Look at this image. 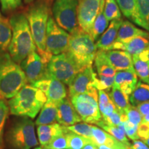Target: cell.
Masks as SVG:
<instances>
[{
  "label": "cell",
  "mask_w": 149,
  "mask_h": 149,
  "mask_svg": "<svg viewBox=\"0 0 149 149\" xmlns=\"http://www.w3.org/2000/svg\"><path fill=\"white\" fill-rule=\"evenodd\" d=\"M104 13L109 21L121 19V12L115 0H105Z\"/></svg>",
  "instance_id": "32"
},
{
  "label": "cell",
  "mask_w": 149,
  "mask_h": 149,
  "mask_svg": "<svg viewBox=\"0 0 149 149\" xmlns=\"http://www.w3.org/2000/svg\"><path fill=\"white\" fill-rule=\"evenodd\" d=\"M109 97L111 101L116 107L117 111L120 114H124L127 110L129 109L130 105L129 103V97L124 94L120 88L113 86L111 88V92L110 93Z\"/></svg>",
  "instance_id": "27"
},
{
  "label": "cell",
  "mask_w": 149,
  "mask_h": 149,
  "mask_svg": "<svg viewBox=\"0 0 149 149\" xmlns=\"http://www.w3.org/2000/svg\"><path fill=\"white\" fill-rule=\"evenodd\" d=\"M130 147H131V146H127V145L124 144V143L117 140L113 149H130Z\"/></svg>",
  "instance_id": "46"
},
{
  "label": "cell",
  "mask_w": 149,
  "mask_h": 149,
  "mask_svg": "<svg viewBox=\"0 0 149 149\" xmlns=\"http://www.w3.org/2000/svg\"><path fill=\"white\" fill-rule=\"evenodd\" d=\"M56 120L59 124L64 126L74 125L82 121L71 101L66 98L63 99L57 103Z\"/></svg>",
  "instance_id": "14"
},
{
  "label": "cell",
  "mask_w": 149,
  "mask_h": 149,
  "mask_svg": "<svg viewBox=\"0 0 149 149\" xmlns=\"http://www.w3.org/2000/svg\"><path fill=\"white\" fill-rule=\"evenodd\" d=\"M33 1H35V0H24V1H25V2L26 3H31V2H33Z\"/></svg>",
  "instance_id": "51"
},
{
  "label": "cell",
  "mask_w": 149,
  "mask_h": 149,
  "mask_svg": "<svg viewBox=\"0 0 149 149\" xmlns=\"http://www.w3.org/2000/svg\"><path fill=\"white\" fill-rule=\"evenodd\" d=\"M115 77H106V76H99V79L96 78L93 84V87L98 91L109 90L113 87L114 84Z\"/></svg>",
  "instance_id": "36"
},
{
  "label": "cell",
  "mask_w": 149,
  "mask_h": 149,
  "mask_svg": "<svg viewBox=\"0 0 149 149\" xmlns=\"http://www.w3.org/2000/svg\"><path fill=\"white\" fill-rule=\"evenodd\" d=\"M68 133L66 126L56 123L48 125L37 126V135L41 146L47 145L54 137L61 135H66Z\"/></svg>",
  "instance_id": "18"
},
{
  "label": "cell",
  "mask_w": 149,
  "mask_h": 149,
  "mask_svg": "<svg viewBox=\"0 0 149 149\" xmlns=\"http://www.w3.org/2000/svg\"><path fill=\"white\" fill-rule=\"evenodd\" d=\"M132 59L137 76L149 85V46L140 53L133 55Z\"/></svg>",
  "instance_id": "19"
},
{
  "label": "cell",
  "mask_w": 149,
  "mask_h": 149,
  "mask_svg": "<svg viewBox=\"0 0 149 149\" xmlns=\"http://www.w3.org/2000/svg\"><path fill=\"white\" fill-rule=\"evenodd\" d=\"M28 82L19 64L8 53H0V99H10Z\"/></svg>",
  "instance_id": "3"
},
{
  "label": "cell",
  "mask_w": 149,
  "mask_h": 149,
  "mask_svg": "<svg viewBox=\"0 0 149 149\" xmlns=\"http://www.w3.org/2000/svg\"><path fill=\"white\" fill-rule=\"evenodd\" d=\"M144 142L147 145V146H148L149 147V137H148V139H146V140L144 141Z\"/></svg>",
  "instance_id": "50"
},
{
  "label": "cell",
  "mask_w": 149,
  "mask_h": 149,
  "mask_svg": "<svg viewBox=\"0 0 149 149\" xmlns=\"http://www.w3.org/2000/svg\"><path fill=\"white\" fill-rule=\"evenodd\" d=\"M129 102L133 107L149 102V85L141 81H137L135 88L129 95Z\"/></svg>",
  "instance_id": "25"
},
{
  "label": "cell",
  "mask_w": 149,
  "mask_h": 149,
  "mask_svg": "<svg viewBox=\"0 0 149 149\" xmlns=\"http://www.w3.org/2000/svg\"><path fill=\"white\" fill-rule=\"evenodd\" d=\"M137 134L139 138L143 141L148 139L149 137V123L141 122L137 127Z\"/></svg>",
  "instance_id": "42"
},
{
  "label": "cell",
  "mask_w": 149,
  "mask_h": 149,
  "mask_svg": "<svg viewBox=\"0 0 149 149\" xmlns=\"http://www.w3.org/2000/svg\"><path fill=\"white\" fill-rule=\"evenodd\" d=\"M94 60L99 76L115 77L116 70L108 61L104 51L99 50L97 51Z\"/></svg>",
  "instance_id": "26"
},
{
  "label": "cell",
  "mask_w": 149,
  "mask_h": 149,
  "mask_svg": "<svg viewBox=\"0 0 149 149\" xmlns=\"http://www.w3.org/2000/svg\"><path fill=\"white\" fill-rule=\"evenodd\" d=\"M46 102L47 98L42 91L26 84L10 98L8 104L11 114L33 119Z\"/></svg>",
  "instance_id": "4"
},
{
  "label": "cell",
  "mask_w": 149,
  "mask_h": 149,
  "mask_svg": "<svg viewBox=\"0 0 149 149\" xmlns=\"http://www.w3.org/2000/svg\"><path fill=\"white\" fill-rule=\"evenodd\" d=\"M137 83V76L134 68L116 71L114 84L126 95L129 96Z\"/></svg>",
  "instance_id": "15"
},
{
  "label": "cell",
  "mask_w": 149,
  "mask_h": 149,
  "mask_svg": "<svg viewBox=\"0 0 149 149\" xmlns=\"http://www.w3.org/2000/svg\"><path fill=\"white\" fill-rule=\"evenodd\" d=\"M109 20L106 17L105 14L104 13V9L100 11V13L97 16V17L93 23L92 30H91V35L94 40H97L99 37L103 34L109 25Z\"/></svg>",
  "instance_id": "31"
},
{
  "label": "cell",
  "mask_w": 149,
  "mask_h": 149,
  "mask_svg": "<svg viewBox=\"0 0 149 149\" xmlns=\"http://www.w3.org/2000/svg\"><path fill=\"white\" fill-rule=\"evenodd\" d=\"M9 21L12 28V40L8 52L11 58L19 64L30 53L37 51V47L25 15L15 13Z\"/></svg>",
  "instance_id": "1"
},
{
  "label": "cell",
  "mask_w": 149,
  "mask_h": 149,
  "mask_svg": "<svg viewBox=\"0 0 149 149\" xmlns=\"http://www.w3.org/2000/svg\"><path fill=\"white\" fill-rule=\"evenodd\" d=\"M8 141L15 149H31L38 145L35 133V124L24 117L12 126L8 132Z\"/></svg>",
  "instance_id": "7"
},
{
  "label": "cell",
  "mask_w": 149,
  "mask_h": 149,
  "mask_svg": "<svg viewBox=\"0 0 149 149\" xmlns=\"http://www.w3.org/2000/svg\"><path fill=\"white\" fill-rule=\"evenodd\" d=\"M68 142V148L70 149H81L88 143L92 142L91 139L86 138L83 136L77 135L71 132L66 134Z\"/></svg>",
  "instance_id": "33"
},
{
  "label": "cell",
  "mask_w": 149,
  "mask_h": 149,
  "mask_svg": "<svg viewBox=\"0 0 149 149\" xmlns=\"http://www.w3.org/2000/svg\"><path fill=\"white\" fill-rule=\"evenodd\" d=\"M97 78V74L93 71L92 66L86 67L79 71L72 81L68 84L69 97L76 95L88 93L93 87V84Z\"/></svg>",
  "instance_id": "13"
},
{
  "label": "cell",
  "mask_w": 149,
  "mask_h": 149,
  "mask_svg": "<svg viewBox=\"0 0 149 149\" xmlns=\"http://www.w3.org/2000/svg\"><path fill=\"white\" fill-rule=\"evenodd\" d=\"M81 149H98V147L97 145L95 144L94 143L91 142V143H88V144H87Z\"/></svg>",
  "instance_id": "47"
},
{
  "label": "cell",
  "mask_w": 149,
  "mask_h": 149,
  "mask_svg": "<svg viewBox=\"0 0 149 149\" xmlns=\"http://www.w3.org/2000/svg\"><path fill=\"white\" fill-rule=\"evenodd\" d=\"M137 3L141 27L149 32V0H137Z\"/></svg>",
  "instance_id": "34"
},
{
  "label": "cell",
  "mask_w": 149,
  "mask_h": 149,
  "mask_svg": "<svg viewBox=\"0 0 149 149\" xmlns=\"http://www.w3.org/2000/svg\"><path fill=\"white\" fill-rule=\"evenodd\" d=\"M122 19H115L111 21V24L104 33L100 36L96 43V47L102 51L112 50L113 44L116 42L119 29L122 24Z\"/></svg>",
  "instance_id": "17"
},
{
  "label": "cell",
  "mask_w": 149,
  "mask_h": 149,
  "mask_svg": "<svg viewBox=\"0 0 149 149\" xmlns=\"http://www.w3.org/2000/svg\"><path fill=\"white\" fill-rule=\"evenodd\" d=\"M66 149H70V148H66Z\"/></svg>",
  "instance_id": "54"
},
{
  "label": "cell",
  "mask_w": 149,
  "mask_h": 149,
  "mask_svg": "<svg viewBox=\"0 0 149 149\" xmlns=\"http://www.w3.org/2000/svg\"><path fill=\"white\" fill-rule=\"evenodd\" d=\"M90 34L78 26L70 33L66 53L81 69L92 66L97 48Z\"/></svg>",
  "instance_id": "5"
},
{
  "label": "cell",
  "mask_w": 149,
  "mask_h": 149,
  "mask_svg": "<svg viewBox=\"0 0 149 149\" xmlns=\"http://www.w3.org/2000/svg\"><path fill=\"white\" fill-rule=\"evenodd\" d=\"M91 140L97 146L106 145L113 148L117 139L110 134L106 133L105 130L92 125V137Z\"/></svg>",
  "instance_id": "30"
},
{
  "label": "cell",
  "mask_w": 149,
  "mask_h": 149,
  "mask_svg": "<svg viewBox=\"0 0 149 149\" xmlns=\"http://www.w3.org/2000/svg\"><path fill=\"white\" fill-rule=\"evenodd\" d=\"M98 149H113L111 147L107 146L106 145H100V146H98Z\"/></svg>",
  "instance_id": "48"
},
{
  "label": "cell",
  "mask_w": 149,
  "mask_h": 149,
  "mask_svg": "<svg viewBox=\"0 0 149 149\" xmlns=\"http://www.w3.org/2000/svg\"><path fill=\"white\" fill-rule=\"evenodd\" d=\"M124 124V131H125L126 135L128 137L132 140H138L139 139L138 134H137V127L138 126H136L135 124H132L128 121L122 122Z\"/></svg>",
  "instance_id": "41"
},
{
  "label": "cell",
  "mask_w": 149,
  "mask_h": 149,
  "mask_svg": "<svg viewBox=\"0 0 149 149\" xmlns=\"http://www.w3.org/2000/svg\"><path fill=\"white\" fill-rule=\"evenodd\" d=\"M132 148L133 149H149V147L145 144L144 141L139 140L134 141Z\"/></svg>",
  "instance_id": "45"
},
{
  "label": "cell",
  "mask_w": 149,
  "mask_h": 149,
  "mask_svg": "<svg viewBox=\"0 0 149 149\" xmlns=\"http://www.w3.org/2000/svg\"><path fill=\"white\" fill-rule=\"evenodd\" d=\"M137 107L141 116L144 117L146 115H149V102H146V103H143L139 104Z\"/></svg>",
  "instance_id": "44"
},
{
  "label": "cell",
  "mask_w": 149,
  "mask_h": 149,
  "mask_svg": "<svg viewBox=\"0 0 149 149\" xmlns=\"http://www.w3.org/2000/svg\"><path fill=\"white\" fill-rule=\"evenodd\" d=\"M9 107L4 100L0 99V145L2 143L3 128L9 113Z\"/></svg>",
  "instance_id": "37"
},
{
  "label": "cell",
  "mask_w": 149,
  "mask_h": 149,
  "mask_svg": "<svg viewBox=\"0 0 149 149\" xmlns=\"http://www.w3.org/2000/svg\"><path fill=\"white\" fill-rule=\"evenodd\" d=\"M130 149H133V148H132V146H131V147H130Z\"/></svg>",
  "instance_id": "53"
},
{
  "label": "cell",
  "mask_w": 149,
  "mask_h": 149,
  "mask_svg": "<svg viewBox=\"0 0 149 149\" xmlns=\"http://www.w3.org/2000/svg\"><path fill=\"white\" fill-rule=\"evenodd\" d=\"M115 1L124 15L141 27V22L137 10V0H115Z\"/></svg>",
  "instance_id": "24"
},
{
  "label": "cell",
  "mask_w": 149,
  "mask_h": 149,
  "mask_svg": "<svg viewBox=\"0 0 149 149\" xmlns=\"http://www.w3.org/2000/svg\"><path fill=\"white\" fill-rule=\"evenodd\" d=\"M140 36L149 38V33L137 28L130 22L124 21L122 22L119 29L115 42L125 44L132 39Z\"/></svg>",
  "instance_id": "21"
},
{
  "label": "cell",
  "mask_w": 149,
  "mask_h": 149,
  "mask_svg": "<svg viewBox=\"0 0 149 149\" xmlns=\"http://www.w3.org/2000/svg\"><path fill=\"white\" fill-rule=\"evenodd\" d=\"M44 94L47 98V101L58 103L63 99L66 98L67 91L64 83L55 78L51 77Z\"/></svg>",
  "instance_id": "22"
},
{
  "label": "cell",
  "mask_w": 149,
  "mask_h": 149,
  "mask_svg": "<svg viewBox=\"0 0 149 149\" xmlns=\"http://www.w3.org/2000/svg\"><path fill=\"white\" fill-rule=\"evenodd\" d=\"M0 2L3 13L11 12L22 5V0H0Z\"/></svg>",
  "instance_id": "40"
},
{
  "label": "cell",
  "mask_w": 149,
  "mask_h": 149,
  "mask_svg": "<svg viewBox=\"0 0 149 149\" xmlns=\"http://www.w3.org/2000/svg\"><path fill=\"white\" fill-rule=\"evenodd\" d=\"M33 51L19 64L26 74L28 82L33 84L37 81L50 78L47 70V64L41 56Z\"/></svg>",
  "instance_id": "12"
},
{
  "label": "cell",
  "mask_w": 149,
  "mask_h": 149,
  "mask_svg": "<svg viewBox=\"0 0 149 149\" xmlns=\"http://www.w3.org/2000/svg\"><path fill=\"white\" fill-rule=\"evenodd\" d=\"M95 124L100 126V127H101L105 131L109 133L110 135L114 137L118 141L124 143V144H126L127 146H131L126 136L125 131H124V124H123L122 122H121L119 124V126H116L109 125V124H107V123L104 122L103 120H102L97 122Z\"/></svg>",
  "instance_id": "29"
},
{
  "label": "cell",
  "mask_w": 149,
  "mask_h": 149,
  "mask_svg": "<svg viewBox=\"0 0 149 149\" xmlns=\"http://www.w3.org/2000/svg\"><path fill=\"white\" fill-rule=\"evenodd\" d=\"M50 77L68 85L81 69L66 53L53 55L47 64Z\"/></svg>",
  "instance_id": "8"
},
{
  "label": "cell",
  "mask_w": 149,
  "mask_h": 149,
  "mask_svg": "<svg viewBox=\"0 0 149 149\" xmlns=\"http://www.w3.org/2000/svg\"><path fill=\"white\" fill-rule=\"evenodd\" d=\"M104 51L108 61L116 71L133 68L132 56L126 51L121 50Z\"/></svg>",
  "instance_id": "16"
},
{
  "label": "cell",
  "mask_w": 149,
  "mask_h": 149,
  "mask_svg": "<svg viewBox=\"0 0 149 149\" xmlns=\"http://www.w3.org/2000/svg\"><path fill=\"white\" fill-rule=\"evenodd\" d=\"M78 0H55L53 6L55 20L61 29L72 33L78 27Z\"/></svg>",
  "instance_id": "9"
},
{
  "label": "cell",
  "mask_w": 149,
  "mask_h": 149,
  "mask_svg": "<svg viewBox=\"0 0 149 149\" xmlns=\"http://www.w3.org/2000/svg\"><path fill=\"white\" fill-rule=\"evenodd\" d=\"M149 46V38L145 37H137L125 44L115 42L112 50H124L130 54L135 55L140 53Z\"/></svg>",
  "instance_id": "20"
},
{
  "label": "cell",
  "mask_w": 149,
  "mask_h": 149,
  "mask_svg": "<svg viewBox=\"0 0 149 149\" xmlns=\"http://www.w3.org/2000/svg\"><path fill=\"white\" fill-rule=\"evenodd\" d=\"M70 35L59 26L50 15L46 33V50L52 55L66 53L68 48Z\"/></svg>",
  "instance_id": "10"
},
{
  "label": "cell",
  "mask_w": 149,
  "mask_h": 149,
  "mask_svg": "<svg viewBox=\"0 0 149 149\" xmlns=\"http://www.w3.org/2000/svg\"><path fill=\"white\" fill-rule=\"evenodd\" d=\"M70 100L84 122L96 124L102 120L98 105V92L95 88H93L88 93L76 95Z\"/></svg>",
  "instance_id": "6"
},
{
  "label": "cell",
  "mask_w": 149,
  "mask_h": 149,
  "mask_svg": "<svg viewBox=\"0 0 149 149\" xmlns=\"http://www.w3.org/2000/svg\"><path fill=\"white\" fill-rule=\"evenodd\" d=\"M142 122L149 123V115H146V116L142 117Z\"/></svg>",
  "instance_id": "49"
},
{
  "label": "cell",
  "mask_w": 149,
  "mask_h": 149,
  "mask_svg": "<svg viewBox=\"0 0 149 149\" xmlns=\"http://www.w3.org/2000/svg\"><path fill=\"white\" fill-rule=\"evenodd\" d=\"M51 8V0H38L28 9L26 17L32 33L37 51L46 64L52 55L46 50V27Z\"/></svg>",
  "instance_id": "2"
},
{
  "label": "cell",
  "mask_w": 149,
  "mask_h": 149,
  "mask_svg": "<svg viewBox=\"0 0 149 149\" xmlns=\"http://www.w3.org/2000/svg\"><path fill=\"white\" fill-rule=\"evenodd\" d=\"M44 149H66L68 148L66 135H61L54 137L46 146H42Z\"/></svg>",
  "instance_id": "38"
},
{
  "label": "cell",
  "mask_w": 149,
  "mask_h": 149,
  "mask_svg": "<svg viewBox=\"0 0 149 149\" xmlns=\"http://www.w3.org/2000/svg\"><path fill=\"white\" fill-rule=\"evenodd\" d=\"M68 132H71L77 135L83 136L86 138L91 139L92 137V125L88 124H75L74 125L66 126Z\"/></svg>",
  "instance_id": "35"
},
{
  "label": "cell",
  "mask_w": 149,
  "mask_h": 149,
  "mask_svg": "<svg viewBox=\"0 0 149 149\" xmlns=\"http://www.w3.org/2000/svg\"><path fill=\"white\" fill-rule=\"evenodd\" d=\"M12 40V28L8 19L0 16V53H5Z\"/></svg>",
  "instance_id": "28"
},
{
  "label": "cell",
  "mask_w": 149,
  "mask_h": 149,
  "mask_svg": "<svg viewBox=\"0 0 149 149\" xmlns=\"http://www.w3.org/2000/svg\"><path fill=\"white\" fill-rule=\"evenodd\" d=\"M126 115L127 116L128 122L136 126H138L142 122V116L136 107L130 106L129 109L126 111Z\"/></svg>",
  "instance_id": "39"
},
{
  "label": "cell",
  "mask_w": 149,
  "mask_h": 149,
  "mask_svg": "<svg viewBox=\"0 0 149 149\" xmlns=\"http://www.w3.org/2000/svg\"><path fill=\"white\" fill-rule=\"evenodd\" d=\"M102 120L107 123V124L112 126H117L122 122H121V114L117 111H115L109 117H108L105 119H102Z\"/></svg>",
  "instance_id": "43"
},
{
  "label": "cell",
  "mask_w": 149,
  "mask_h": 149,
  "mask_svg": "<svg viewBox=\"0 0 149 149\" xmlns=\"http://www.w3.org/2000/svg\"><path fill=\"white\" fill-rule=\"evenodd\" d=\"M105 0H78L77 21L79 26L91 34L95 20L104 8Z\"/></svg>",
  "instance_id": "11"
},
{
  "label": "cell",
  "mask_w": 149,
  "mask_h": 149,
  "mask_svg": "<svg viewBox=\"0 0 149 149\" xmlns=\"http://www.w3.org/2000/svg\"><path fill=\"white\" fill-rule=\"evenodd\" d=\"M57 103L47 101L41 109L40 113L35 122L37 126L53 124L57 117Z\"/></svg>",
  "instance_id": "23"
},
{
  "label": "cell",
  "mask_w": 149,
  "mask_h": 149,
  "mask_svg": "<svg viewBox=\"0 0 149 149\" xmlns=\"http://www.w3.org/2000/svg\"><path fill=\"white\" fill-rule=\"evenodd\" d=\"M34 149H44V148H43L42 146H38V147H36V148Z\"/></svg>",
  "instance_id": "52"
}]
</instances>
